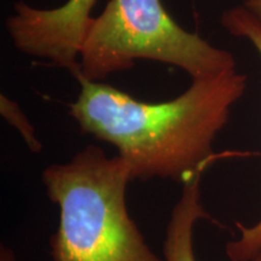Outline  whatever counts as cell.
<instances>
[{
	"label": "cell",
	"instance_id": "8",
	"mask_svg": "<svg viewBox=\"0 0 261 261\" xmlns=\"http://www.w3.org/2000/svg\"><path fill=\"white\" fill-rule=\"evenodd\" d=\"M242 5L255 17L261 19V0H244Z\"/></svg>",
	"mask_w": 261,
	"mask_h": 261
},
{
	"label": "cell",
	"instance_id": "6",
	"mask_svg": "<svg viewBox=\"0 0 261 261\" xmlns=\"http://www.w3.org/2000/svg\"><path fill=\"white\" fill-rule=\"evenodd\" d=\"M220 22L231 35L249 41L261 57V19L238 5L225 10ZM237 226L240 236L226 244V255L231 261H250L261 249V218L250 226Z\"/></svg>",
	"mask_w": 261,
	"mask_h": 261
},
{
	"label": "cell",
	"instance_id": "3",
	"mask_svg": "<svg viewBox=\"0 0 261 261\" xmlns=\"http://www.w3.org/2000/svg\"><path fill=\"white\" fill-rule=\"evenodd\" d=\"M138 60L180 68L191 79L237 69L232 54L179 25L161 0H109L91 23L73 76L102 81Z\"/></svg>",
	"mask_w": 261,
	"mask_h": 261
},
{
	"label": "cell",
	"instance_id": "10",
	"mask_svg": "<svg viewBox=\"0 0 261 261\" xmlns=\"http://www.w3.org/2000/svg\"><path fill=\"white\" fill-rule=\"evenodd\" d=\"M250 261H261V249L259 250V252H257V253H256V255H255V256H254V257H253V259H252V260H250Z\"/></svg>",
	"mask_w": 261,
	"mask_h": 261
},
{
	"label": "cell",
	"instance_id": "1",
	"mask_svg": "<svg viewBox=\"0 0 261 261\" xmlns=\"http://www.w3.org/2000/svg\"><path fill=\"white\" fill-rule=\"evenodd\" d=\"M80 92L70 115L80 129L109 143L130 168L133 180L185 182L201 177L214 158L213 142L247 90L237 69L192 79L173 99L149 103L123 91L75 76Z\"/></svg>",
	"mask_w": 261,
	"mask_h": 261
},
{
	"label": "cell",
	"instance_id": "2",
	"mask_svg": "<svg viewBox=\"0 0 261 261\" xmlns=\"http://www.w3.org/2000/svg\"><path fill=\"white\" fill-rule=\"evenodd\" d=\"M42 184L58 207L52 261H163L146 243L126 204L132 173L119 155L87 145L65 163L47 166Z\"/></svg>",
	"mask_w": 261,
	"mask_h": 261
},
{
	"label": "cell",
	"instance_id": "5",
	"mask_svg": "<svg viewBox=\"0 0 261 261\" xmlns=\"http://www.w3.org/2000/svg\"><path fill=\"white\" fill-rule=\"evenodd\" d=\"M208 218L202 203L201 177L185 182L166 228L163 261H197L194 250L195 226Z\"/></svg>",
	"mask_w": 261,
	"mask_h": 261
},
{
	"label": "cell",
	"instance_id": "9",
	"mask_svg": "<svg viewBox=\"0 0 261 261\" xmlns=\"http://www.w3.org/2000/svg\"><path fill=\"white\" fill-rule=\"evenodd\" d=\"M0 261H18L16 253L11 248L2 246L0 247Z\"/></svg>",
	"mask_w": 261,
	"mask_h": 261
},
{
	"label": "cell",
	"instance_id": "4",
	"mask_svg": "<svg viewBox=\"0 0 261 261\" xmlns=\"http://www.w3.org/2000/svg\"><path fill=\"white\" fill-rule=\"evenodd\" d=\"M97 0H67L60 8L38 9L24 2L14 5L5 22L6 32L18 51L65 68L80 70L84 42L92 23Z\"/></svg>",
	"mask_w": 261,
	"mask_h": 261
},
{
	"label": "cell",
	"instance_id": "7",
	"mask_svg": "<svg viewBox=\"0 0 261 261\" xmlns=\"http://www.w3.org/2000/svg\"><path fill=\"white\" fill-rule=\"evenodd\" d=\"M0 113L4 119L8 120V122L12 127H15L18 130L19 135L24 139L25 144L29 150L33 152H40L42 150V144L38 139L35 128L29 121V119L25 116V114L22 112V109L15 100L10 99L8 96L2 94L0 96Z\"/></svg>",
	"mask_w": 261,
	"mask_h": 261
}]
</instances>
